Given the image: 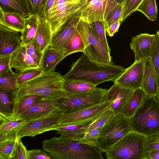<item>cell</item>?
<instances>
[{"mask_svg": "<svg viewBox=\"0 0 159 159\" xmlns=\"http://www.w3.org/2000/svg\"><path fill=\"white\" fill-rule=\"evenodd\" d=\"M124 70L123 67L113 63L92 61L83 53L76 61L72 62L69 71L62 76L64 81L80 80L96 86L106 81H114Z\"/></svg>", "mask_w": 159, "mask_h": 159, "instance_id": "cell-1", "label": "cell"}, {"mask_svg": "<svg viewBox=\"0 0 159 159\" xmlns=\"http://www.w3.org/2000/svg\"><path fill=\"white\" fill-rule=\"evenodd\" d=\"M64 79L55 70L45 72L19 85L15 93L17 101L28 95H36L45 99L57 100L66 98L63 89Z\"/></svg>", "mask_w": 159, "mask_h": 159, "instance_id": "cell-2", "label": "cell"}, {"mask_svg": "<svg viewBox=\"0 0 159 159\" xmlns=\"http://www.w3.org/2000/svg\"><path fill=\"white\" fill-rule=\"evenodd\" d=\"M80 139L54 137L42 142V149L53 159H104L98 147L79 143Z\"/></svg>", "mask_w": 159, "mask_h": 159, "instance_id": "cell-3", "label": "cell"}, {"mask_svg": "<svg viewBox=\"0 0 159 159\" xmlns=\"http://www.w3.org/2000/svg\"><path fill=\"white\" fill-rule=\"evenodd\" d=\"M159 94H144L140 106L128 118L132 131L145 136L159 133Z\"/></svg>", "mask_w": 159, "mask_h": 159, "instance_id": "cell-4", "label": "cell"}, {"mask_svg": "<svg viewBox=\"0 0 159 159\" xmlns=\"http://www.w3.org/2000/svg\"><path fill=\"white\" fill-rule=\"evenodd\" d=\"M46 16L52 37L69 20L80 17L84 5L81 0H48Z\"/></svg>", "mask_w": 159, "mask_h": 159, "instance_id": "cell-5", "label": "cell"}, {"mask_svg": "<svg viewBox=\"0 0 159 159\" xmlns=\"http://www.w3.org/2000/svg\"><path fill=\"white\" fill-rule=\"evenodd\" d=\"M146 136L131 131L106 151L109 159H145Z\"/></svg>", "mask_w": 159, "mask_h": 159, "instance_id": "cell-6", "label": "cell"}, {"mask_svg": "<svg viewBox=\"0 0 159 159\" xmlns=\"http://www.w3.org/2000/svg\"><path fill=\"white\" fill-rule=\"evenodd\" d=\"M76 30L83 42V52L89 59L96 61L112 63L110 52L101 43L91 23L80 18L76 26Z\"/></svg>", "mask_w": 159, "mask_h": 159, "instance_id": "cell-7", "label": "cell"}, {"mask_svg": "<svg viewBox=\"0 0 159 159\" xmlns=\"http://www.w3.org/2000/svg\"><path fill=\"white\" fill-rule=\"evenodd\" d=\"M131 131L128 118L122 114H114L102 127L97 146L105 152Z\"/></svg>", "mask_w": 159, "mask_h": 159, "instance_id": "cell-8", "label": "cell"}, {"mask_svg": "<svg viewBox=\"0 0 159 159\" xmlns=\"http://www.w3.org/2000/svg\"><path fill=\"white\" fill-rule=\"evenodd\" d=\"M64 112L57 111L29 120L17 131L19 139L25 136L34 137L46 132L56 130L57 122Z\"/></svg>", "mask_w": 159, "mask_h": 159, "instance_id": "cell-9", "label": "cell"}, {"mask_svg": "<svg viewBox=\"0 0 159 159\" xmlns=\"http://www.w3.org/2000/svg\"><path fill=\"white\" fill-rule=\"evenodd\" d=\"M112 102V100L103 102L75 111L63 112L57 122L58 127L79 124L97 117L111 107Z\"/></svg>", "mask_w": 159, "mask_h": 159, "instance_id": "cell-10", "label": "cell"}, {"mask_svg": "<svg viewBox=\"0 0 159 159\" xmlns=\"http://www.w3.org/2000/svg\"><path fill=\"white\" fill-rule=\"evenodd\" d=\"M108 89L98 88L95 91L84 95L66 98L58 100L66 110L69 112L88 107L103 102Z\"/></svg>", "mask_w": 159, "mask_h": 159, "instance_id": "cell-11", "label": "cell"}, {"mask_svg": "<svg viewBox=\"0 0 159 159\" xmlns=\"http://www.w3.org/2000/svg\"><path fill=\"white\" fill-rule=\"evenodd\" d=\"M144 70V60L134 61L114 81V84L128 89L134 90L140 88Z\"/></svg>", "mask_w": 159, "mask_h": 159, "instance_id": "cell-12", "label": "cell"}, {"mask_svg": "<svg viewBox=\"0 0 159 159\" xmlns=\"http://www.w3.org/2000/svg\"><path fill=\"white\" fill-rule=\"evenodd\" d=\"M134 91L114 84L107 90L103 101H113L110 108L114 114H124Z\"/></svg>", "mask_w": 159, "mask_h": 159, "instance_id": "cell-13", "label": "cell"}, {"mask_svg": "<svg viewBox=\"0 0 159 159\" xmlns=\"http://www.w3.org/2000/svg\"><path fill=\"white\" fill-rule=\"evenodd\" d=\"M57 111L66 112L58 100L43 99L36 103L22 113L16 116L23 118L26 122Z\"/></svg>", "mask_w": 159, "mask_h": 159, "instance_id": "cell-14", "label": "cell"}, {"mask_svg": "<svg viewBox=\"0 0 159 159\" xmlns=\"http://www.w3.org/2000/svg\"><path fill=\"white\" fill-rule=\"evenodd\" d=\"M80 17H75L67 21L60 29L52 37L49 46L63 54L70 39L77 31L76 26Z\"/></svg>", "mask_w": 159, "mask_h": 159, "instance_id": "cell-15", "label": "cell"}, {"mask_svg": "<svg viewBox=\"0 0 159 159\" xmlns=\"http://www.w3.org/2000/svg\"><path fill=\"white\" fill-rule=\"evenodd\" d=\"M84 5L80 18L91 23L96 20L104 21L108 0H81Z\"/></svg>", "mask_w": 159, "mask_h": 159, "instance_id": "cell-16", "label": "cell"}, {"mask_svg": "<svg viewBox=\"0 0 159 159\" xmlns=\"http://www.w3.org/2000/svg\"><path fill=\"white\" fill-rule=\"evenodd\" d=\"M155 36V34L141 33L132 37L130 47L134 53L135 61L149 57Z\"/></svg>", "mask_w": 159, "mask_h": 159, "instance_id": "cell-17", "label": "cell"}, {"mask_svg": "<svg viewBox=\"0 0 159 159\" xmlns=\"http://www.w3.org/2000/svg\"><path fill=\"white\" fill-rule=\"evenodd\" d=\"M22 45L19 32L0 24V56L11 54Z\"/></svg>", "mask_w": 159, "mask_h": 159, "instance_id": "cell-18", "label": "cell"}, {"mask_svg": "<svg viewBox=\"0 0 159 159\" xmlns=\"http://www.w3.org/2000/svg\"><path fill=\"white\" fill-rule=\"evenodd\" d=\"M159 78L156 75L150 57L144 60V70L140 88L145 95L155 96L159 94Z\"/></svg>", "mask_w": 159, "mask_h": 159, "instance_id": "cell-19", "label": "cell"}, {"mask_svg": "<svg viewBox=\"0 0 159 159\" xmlns=\"http://www.w3.org/2000/svg\"><path fill=\"white\" fill-rule=\"evenodd\" d=\"M52 38L51 28L45 15L39 18L37 30L33 39L35 49L41 59L44 51L49 46Z\"/></svg>", "mask_w": 159, "mask_h": 159, "instance_id": "cell-20", "label": "cell"}, {"mask_svg": "<svg viewBox=\"0 0 159 159\" xmlns=\"http://www.w3.org/2000/svg\"><path fill=\"white\" fill-rule=\"evenodd\" d=\"M10 66L16 71L40 68L26 51L25 45H22L11 55Z\"/></svg>", "mask_w": 159, "mask_h": 159, "instance_id": "cell-21", "label": "cell"}, {"mask_svg": "<svg viewBox=\"0 0 159 159\" xmlns=\"http://www.w3.org/2000/svg\"><path fill=\"white\" fill-rule=\"evenodd\" d=\"M98 87L90 83L77 80L64 81L63 89L66 98L86 95L95 91Z\"/></svg>", "mask_w": 159, "mask_h": 159, "instance_id": "cell-22", "label": "cell"}, {"mask_svg": "<svg viewBox=\"0 0 159 159\" xmlns=\"http://www.w3.org/2000/svg\"><path fill=\"white\" fill-rule=\"evenodd\" d=\"M98 117L79 124L58 127L56 130L61 137L80 139L85 135L89 127Z\"/></svg>", "mask_w": 159, "mask_h": 159, "instance_id": "cell-23", "label": "cell"}, {"mask_svg": "<svg viewBox=\"0 0 159 159\" xmlns=\"http://www.w3.org/2000/svg\"><path fill=\"white\" fill-rule=\"evenodd\" d=\"M17 102L15 93L0 89V115L5 118L15 116Z\"/></svg>", "mask_w": 159, "mask_h": 159, "instance_id": "cell-24", "label": "cell"}, {"mask_svg": "<svg viewBox=\"0 0 159 159\" xmlns=\"http://www.w3.org/2000/svg\"><path fill=\"white\" fill-rule=\"evenodd\" d=\"M39 18L36 14L25 18L24 28L20 36L22 45H26L34 39L39 24Z\"/></svg>", "mask_w": 159, "mask_h": 159, "instance_id": "cell-25", "label": "cell"}, {"mask_svg": "<svg viewBox=\"0 0 159 159\" xmlns=\"http://www.w3.org/2000/svg\"><path fill=\"white\" fill-rule=\"evenodd\" d=\"M63 59L62 54L49 46L43 52L40 67L45 72L55 70L57 65Z\"/></svg>", "mask_w": 159, "mask_h": 159, "instance_id": "cell-26", "label": "cell"}, {"mask_svg": "<svg viewBox=\"0 0 159 159\" xmlns=\"http://www.w3.org/2000/svg\"><path fill=\"white\" fill-rule=\"evenodd\" d=\"M0 8L3 13H16L25 18L30 16L26 0H0Z\"/></svg>", "mask_w": 159, "mask_h": 159, "instance_id": "cell-27", "label": "cell"}, {"mask_svg": "<svg viewBox=\"0 0 159 159\" xmlns=\"http://www.w3.org/2000/svg\"><path fill=\"white\" fill-rule=\"evenodd\" d=\"M124 4H119L113 0H108L105 11L104 22L106 30L112 24L120 20Z\"/></svg>", "mask_w": 159, "mask_h": 159, "instance_id": "cell-28", "label": "cell"}, {"mask_svg": "<svg viewBox=\"0 0 159 159\" xmlns=\"http://www.w3.org/2000/svg\"><path fill=\"white\" fill-rule=\"evenodd\" d=\"M18 138L17 131H14L0 140V159H11L15 144Z\"/></svg>", "mask_w": 159, "mask_h": 159, "instance_id": "cell-29", "label": "cell"}, {"mask_svg": "<svg viewBox=\"0 0 159 159\" xmlns=\"http://www.w3.org/2000/svg\"><path fill=\"white\" fill-rule=\"evenodd\" d=\"M25 18L20 15L12 13H3L2 25L7 28L18 32L23 30Z\"/></svg>", "mask_w": 159, "mask_h": 159, "instance_id": "cell-30", "label": "cell"}, {"mask_svg": "<svg viewBox=\"0 0 159 159\" xmlns=\"http://www.w3.org/2000/svg\"><path fill=\"white\" fill-rule=\"evenodd\" d=\"M26 121L23 118L16 115L5 118L4 122L0 127V134L5 135L20 129Z\"/></svg>", "mask_w": 159, "mask_h": 159, "instance_id": "cell-31", "label": "cell"}, {"mask_svg": "<svg viewBox=\"0 0 159 159\" xmlns=\"http://www.w3.org/2000/svg\"><path fill=\"white\" fill-rule=\"evenodd\" d=\"M18 87L16 73L12 71L11 68L0 76V89L15 93Z\"/></svg>", "mask_w": 159, "mask_h": 159, "instance_id": "cell-32", "label": "cell"}, {"mask_svg": "<svg viewBox=\"0 0 159 159\" xmlns=\"http://www.w3.org/2000/svg\"><path fill=\"white\" fill-rule=\"evenodd\" d=\"M144 96V93L141 88L134 90L124 114L128 118L132 116L141 104Z\"/></svg>", "mask_w": 159, "mask_h": 159, "instance_id": "cell-33", "label": "cell"}, {"mask_svg": "<svg viewBox=\"0 0 159 159\" xmlns=\"http://www.w3.org/2000/svg\"><path fill=\"white\" fill-rule=\"evenodd\" d=\"M142 13L152 21L157 19V10L156 0H142L135 10Z\"/></svg>", "mask_w": 159, "mask_h": 159, "instance_id": "cell-34", "label": "cell"}, {"mask_svg": "<svg viewBox=\"0 0 159 159\" xmlns=\"http://www.w3.org/2000/svg\"><path fill=\"white\" fill-rule=\"evenodd\" d=\"M43 99H45L36 95H26L20 98L17 100L15 115L20 114Z\"/></svg>", "mask_w": 159, "mask_h": 159, "instance_id": "cell-35", "label": "cell"}, {"mask_svg": "<svg viewBox=\"0 0 159 159\" xmlns=\"http://www.w3.org/2000/svg\"><path fill=\"white\" fill-rule=\"evenodd\" d=\"M84 46L83 40L77 31L72 36L69 42L66 50L63 54L64 59L72 53L77 52H83Z\"/></svg>", "mask_w": 159, "mask_h": 159, "instance_id": "cell-36", "label": "cell"}, {"mask_svg": "<svg viewBox=\"0 0 159 159\" xmlns=\"http://www.w3.org/2000/svg\"><path fill=\"white\" fill-rule=\"evenodd\" d=\"M48 0H26L30 16L36 14L39 18L45 16Z\"/></svg>", "mask_w": 159, "mask_h": 159, "instance_id": "cell-37", "label": "cell"}, {"mask_svg": "<svg viewBox=\"0 0 159 159\" xmlns=\"http://www.w3.org/2000/svg\"><path fill=\"white\" fill-rule=\"evenodd\" d=\"M157 77L159 78V32L155 34L149 57Z\"/></svg>", "mask_w": 159, "mask_h": 159, "instance_id": "cell-38", "label": "cell"}, {"mask_svg": "<svg viewBox=\"0 0 159 159\" xmlns=\"http://www.w3.org/2000/svg\"><path fill=\"white\" fill-rule=\"evenodd\" d=\"M43 71L41 67L18 71L16 73L17 83L18 85L22 84L38 76Z\"/></svg>", "mask_w": 159, "mask_h": 159, "instance_id": "cell-39", "label": "cell"}, {"mask_svg": "<svg viewBox=\"0 0 159 159\" xmlns=\"http://www.w3.org/2000/svg\"><path fill=\"white\" fill-rule=\"evenodd\" d=\"M91 23L100 41L107 49L111 52V49L108 44L106 36V30L104 21L96 20Z\"/></svg>", "mask_w": 159, "mask_h": 159, "instance_id": "cell-40", "label": "cell"}, {"mask_svg": "<svg viewBox=\"0 0 159 159\" xmlns=\"http://www.w3.org/2000/svg\"><path fill=\"white\" fill-rule=\"evenodd\" d=\"M113 115V112L110 107L105 111L91 124L86 133L97 128L103 126Z\"/></svg>", "mask_w": 159, "mask_h": 159, "instance_id": "cell-41", "label": "cell"}, {"mask_svg": "<svg viewBox=\"0 0 159 159\" xmlns=\"http://www.w3.org/2000/svg\"><path fill=\"white\" fill-rule=\"evenodd\" d=\"M102 127L97 128L86 133L80 139L79 143L90 146H97L99 134Z\"/></svg>", "mask_w": 159, "mask_h": 159, "instance_id": "cell-42", "label": "cell"}, {"mask_svg": "<svg viewBox=\"0 0 159 159\" xmlns=\"http://www.w3.org/2000/svg\"><path fill=\"white\" fill-rule=\"evenodd\" d=\"M11 159H29L28 150L18 138L15 144Z\"/></svg>", "mask_w": 159, "mask_h": 159, "instance_id": "cell-43", "label": "cell"}, {"mask_svg": "<svg viewBox=\"0 0 159 159\" xmlns=\"http://www.w3.org/2000/svg\"><path fill=\"white\" fill-rule=\"evenodd\" d=\"M142 0H125L124 3L123 11L120 19L121 23L135 10Z\"/></svg>", "mask_w": 159, "mask_h": 159, "instance_id": "cell-44", "label": "cell"}, {"mask_svg": "<svg viewBox=\"0 0 159 159\" xmlns=\"http://www.w3.org/2000/svg\"><path fill=\"white\" fill-rule=\"evenodd\" d=\"M146 152L153 149H159V133L146 136L144 144Z\"/></svg>", "mask_w": 159, "mask_h": 159, "instance_id": "cell-45", "label": "cell"}, {"mask_svg": "<svg viewBox=\"0 0 159 159\" xmlns=\"http://www.w3.org/2000/svg\"><path fill=\"white\" fill-rule=\"evenodd\" d=\"M29 159H51L52 157L45 151L40 149L28 151Z\"/></svg>", "mask_w": 159, "mask_h": 159, "instance_id": "cell-46", "label": "cell"}, {"mask_svg": "<svg viewBox=\"0 0 159 159\" xmlns=\"http://www.w3.org/2000/svg\"><path fill=\"white\" fill-rule=\"evenodd\" d=\"M25 46L27 53L32 57L35 63L41 67V59L35 49L33 40Z\"/></svg>", "mask_w": 159, "mask_h": 159, "instance_id": "cell-47", "label": "cell"}, {"mask_svg": "<svg viewBox=\"0 0 159 159\" xmlns=\"http://www.w3.org/2000/svg\"><path fill=\"white\" fill-rule=\"evenodd\" d=\"M11 54L0 56V76L8 71L10 68Z\"/></svg>", "mask_w": 159, "mask_h": 159, "instance_id": "cell-48", "label": "cell"}, {"mask_svg": "<svg viewBox=\"0 0 159 159\" xmlns=\"http://www.w3.org/2000/svg\"><path fill=\"white\" fill-rule=\"evenodd\" d=\"M121 23L120 20H118L110 25L106 30L108 35L110 37L113 36L118 32Z\"/></svg>", "mask_w": 159, "mask_h": 159, "instance_id": "cell-49", "label": "cell"}, {"mask_svg": "<svg viewBox=\"0 0 159 159\" xmlns=\"http://www.w3.org/2000/svg\"><path fill=\"white\" fill-rule=\"evenodd\" d=\"M145 159H159V149H153L146 152Z\"/></svg>", "mask_w": 159, "mask_h": 159, "instance_id": "cell-50", "label": "cell"}, {"mask_svg": "<svg viewBox=\"0 0 159 159\" xmlns=\"http://www.w3.org/2000/svg\"><path fill=\"white\" fill-rule=\"evenodd\" d=\"M3 20V12L0 8V24H2Z\"/></svg>", "mask_w": 159, "mask_h": 159, "instance_id": "cell-51", "label": "cell"}, {"mask_svg": "<svg viewBox=\"0 0 159 159\" xmlns=\"http://www.w3.org/2000/svg\"><path fill=\"white\" fill-rule=\"evenodd\" d=\"M115 2L119 4H124L125 0H113Z\"/></svg>", "mask_w": 159, "mask_h": 159, "instance_id": "cell-52", "label": "cell"}, {"mask_svg": "<svg viewBox=\"0 0 159 159\" xmlns=\"http://www.w3.org/2000/svg\"><path fill=\"white\" fill-rule=\"evenodd\" d=\"M5 118L0 115V127L2 125L3 123Z\"/></svg>", "mask_w": 159, "mask_h": 159, "instance_id": "cell-53", "label": "cell"}, {"mask_svg": "<svg viewBox=\"0 0 159 159\" xmlns=\"http://www.w3.org/2000/svg\"><path fill=\"white\" fill-rule=\"evenodd\" d=\"M8 134H5V135H1V134H0V140L1 139H2L4 137H5Z\"/></svg>", "mask_w": 159, "mask_h": 159, "instance_id": "cell-54", "label": "cell"}]
</instances>
